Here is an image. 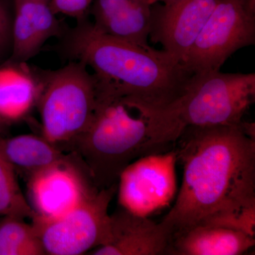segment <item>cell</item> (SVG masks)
<instances>
[{
  "mask_svg": "<svg viewBox=\"0 0 255 255\" xmlns=\"http://www.w3.org/2000/svg\"><path fill=\"white\" fill-rule=\"evenodd\" d=\"M244 122L188 127L177 139L182 185L161 221L172 235L255 208V139Z\"/></svg>",
  "mask_w": 255,
  "mask_h": 255,
  "instance_id": "1",
  "label": "cell"
},
{
  "mask_svg": "<svg viewBox=\"0 0 255 255\" xmlns=\"http://www.w3.org/2000/svg\"><path fill=\"white\" fill-rule=\"evenodd\" d=\"M12 24L4 3L0 0V48H4L11 41Z\"/></svg>",
  "mask_w": 255,
  "mask_h": 255,
  "instance_id": "20",
  "label": "cell"
},
{
  "mask_svg": "<svg viewBox=\"0 0 255 255\" xmlns=\"http://www.w3.org/2000/svg\"><path fill=\"white\" fill-rule=\"evenodd\" d=\"M46 255L33 224L14 216L0 221V255Z\"/></svg>",
  "mask_w": 255,
  "mask_h": 255,
  "instance_id": "17",
  "label": "cell"
},
{
  "mask_svg": "<svg viewBox=\"0 0 255 255\" xmlns=\"http://www.w3.org/2000/svg\"><path fill=\"white\" fill-rule=\"evenodd\" d=\"M118 184L96 189L63 216L53 219L33 218L46 255H80L106 244L110 236L109 206Z\"/></svg>",
  "mask_w": 255,
  "mask_h": 255,
  "instance_id": "6",
  "label": "cell"
},
{
  "mask_svg": "<svg viewBox=\"0 0 255 255\" xmlns=\"http://www.w3.org/2000/svg\"><path fill=\"white\" fill-rule=\"evenodd\" d=\"M11 29L13 58L25 62L39 51L47 40L60 32L59 21L46 0H14Z\"/></svg>",
  "mask_w": 255,
  "mask_h": 255,
  "instance_id": "12",
  "label": "cell"
},
{
  "mask_svg": "<svg viewBox=\"0 0 255 255\" xmlns=\"http://www.w3.org/2000/svg\"><path fill=\"white\" fill-rule=\"evenodd\" d=\"M16 173L0 150V216L32 220L35 212L20 189Z\"/></svg>",
  "mask_w": 255,
  "mask_h": 255,
  "instance_id": "18",
  "label": "cell"
},
{
  "mask_svg": "<svg viewBox=\"0 0 255 255\" xmlns=\"http://www.w3.org/2000/svg\"><path fill=\"white\" fill-rule=\"evenodd\" d=\"M255 245V237L246 233L200 224L172 235L167 255H241Z\"/></svg>",
  "mask_w": 255,
  "mask_h": 255,
  "instance_id": "14",
  "label": "cell"
},
{
  "mask_svg": "<svg viewBox=\"0 0 255 255\" xmlns=\"http://www.w3.org/2000/svg\"><path fill=\"white\" fill-rule=\"evenodd\" d=\"M65 50L93 70L100 91L147 114L177 100L196 75L165 50L110 36L84 18L68 35Z\"/></svg>",
  "mask_w": 255,
  "mask_h": 255,
  "instance_id": "2",
  "label": "cell"
},
{
  "mask_svg": "<svg viewBox=\"0 0 255 255\" xmlns=\"http://www.w3.org/2000/svg\"><path fill=\"white\" fill-rule=\"evenodd\" d=\"M142 1L151 6V5L157 4L158 2H162L163 4L166 5L170 4L174 1H177V0H142Z\"/></svg>",
  "mask_w": 255,
  "mask_h": 255,
  "instance_id": "21",
  "label": "cell"
},
{
  "mask_svg": "<svg viewBox=\"0 0 255 255\" xmlns=\"http://www.w3.org/2000/svg\"><path fill=\"white\" fill-rule=\"evenodd\" d=\"M93 0H49L50 9L55 14H63L81 19L90 9Z\"/></svg>",
  "mask_w": 255,
  "mask_h": 255,
  "instance_id": "19",
  "label": "cell"
},
{
  "mask_svg": "<svg viewBox=\"0 0 255 255\" xmlns=\"http://www.w3.org/2000/svg\"><path fill=\"white\" fill-rule=\"evenodd\" d=\"M255 43V0H218L183 63L193 74L218 71L238 50Z\"/></svg>",
  "mask_w": 255,
  "mask_h": 255,
  "instance_id": "7",
  "label": "cell"
},
{
  "mask_svg": "<svg viewBox=\"0 0 255 255\" xmlns=\"http://www.w3.org/2000/svg\"><path fill=\"white\" fill-rule=\"evenodd\" d=\"M175 149L139 157L124 169L117 186L120 207L148 217L169 206L177 192Z\"/></svg>",
  "mask_w": 255,
  "mask_h": 255,
  "instance_id": "8",
  "label": "cell"
},
{
  "mask_svg": "<svg viewBox=\"0 0 255 255\" xmlns=\"http://www.w3.org/2000/svg\"><path fill=\"white\" fill-rule=\"evenodd\" d=\"M55 164L27 177L30 205L34 218L53 219L78 206L96 190L78 159Z\"/></svg>",
  "mask_w": 255,
  "mask_h": 255,
  "instance_id": "9",
  "label": "cell"
},
{
  "mask_svg": "<svg viewBox=\"0 0 255 255\" xmlns=\"http://www.w3.org/2000/svg\"><path fill=\"white\" fill-rule=\"evenodd\" d=\"M218 0H177L151 5V41L179 61H184Z\"/></svg>",
  "mask_w": 255,
  "mask_h": 255,
  "instance_id": "10",
  "label": "cell"
},
{
  "mask_svg": "<svg viewBox=\"0 0 255 255\" xmlns=\"http://www.w3.org/2000/svg\"><path fill=\"white\" fill-rule=\"evenodd\" d=\"M80 62L48 75L38 96L42 136L63 150L88 127L97 106V82Z\"/></svg>",
  "mask_w": 255,
  "mask_h": 255,
  "instance_id": "5",
  "label": "cell"
},
{
  "mask_svg": "<svg viewBox=\"0 0 255 255\" xmlns=\"http://www.w3.org/2000/svg\"><path fill=\"white\" fill-rule=\"evenodd\" d=\"M41 87L31 75L18 69H0V119L11 122L22 118L38 100Z\"/></svg>",
  "mask_w": 255,
  "mask_h": 255,
  "instance_id": "16",
  "label": "cell"
},
{
  "mask_svg": "<svg viewBox=\"0 0 255 255\" xmlns=\"http://www.w3.org/2000/svg\"><path fill=\"white\" fill-rule=\"evenodd\" d=\"M3 124L2 121H1V119H0V128H1V124Z\"/></svg>",
  "mask_w": 255,
  "mask_h": 255,
  "instance_id": "22",
  "label": "cell"
},
{
  "mask_svg": "<svg viewBox=\"0 0 255 255\" xmlns=\"http://www.w3.org/2000/svg\"><path fill=\"white\" fill-rule=\"evenodd\" d=\"M46 1H49V0H46Z\"/></svg>",
  "mask_w": 255,
  "mask_h": 255,
  "instance_id": "23",
  "label": "cell"
},
{
  "mask_svg": "<svg viewBox=\"0 0 255 255\" xmlns=\"http://www.w3.org/2000/svg\"><path fill=\"white\" fill-rule=\"evenodd\" d=\"M68 149L98 189L118 184L120 174L135 159L157 153L149 116L98 89L91 122Z\"/></svg>",
  "mask_w": 255,
  "mask_h": 255,
  "instance_id": "3",
  "label": "cell"
},
{
  "mask_svg": "<svg viewBox=\"0 0 255 255\" xmlns=\"http://www.w3.org/2000/svg\"><path fill=\"white\" fill-rule=\"evenodd\" d=\"M255 101V73L196 74L180 97L150 114L154 145L163 152L188 127L241 125Z\"/></svg>",
  "mask_w": 255,
  "mask_h": 255,
  "instance_id": "4",
  "label": "cell"
},
{
  "mask_svg": "<svg viewBox=\"0 0 255 255\" xmlns=\"http://www.w3.org/2000/svg\"><path fill=\"white\" fill-rule=\"evenodd\" d=\"M0 150L16 172L26 177L73 157L45 137L28 134L0 137Z\"/></svg>",
  "mask_w": 255,
  "mask_h": 255,
  "instance_id": "15",
  "label": "cell"
},
{
  "mask_svg": "<svg viewBox=\"0 0 255 255\" xmlns=\"http://www.w3.org/2000/svg\"><path fill=\"white\" fill-rule=\"evenodd\" d=\"M94 26L103 33L148 48L151 6L142 0H95Z\"/></svg>",
  "mask_w": 255,
  "mask_h": 255,
  "instance_id": "13",
  "label": "cell"
},
{
  "mask_svg": "<svg viewBox=\"0 0 255 255\" xmlns=\"http://www.w3.org/2000/svg\"><path fill=\"white\" fill-rule=\"evenodd\" d=\"M110 219L108 242L92 250L89 254L167 255L172 235L162 223L132 214L122 207L110 215Z\"/></svg>",
  "mask_w": 255,
  "mask_h": 255,
  "instance_id": "11",
  "label": "cell"
}]
</instances>
